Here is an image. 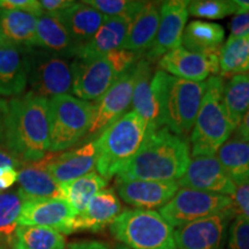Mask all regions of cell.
<instances>
[{"mask_svg":"<svg viewBox=\"0 0 249 249\" xmlns=\"http://www.w3.org/2000/svg\"><path fill=\"white\" fill-rule=\"evenodd\" d=\"M4 144L20 165L38 161L48 155L49 99L28 91L7 102Z\"/></svg>","mask_w":249,"mask_h":249,"instance_id":"cell-1","label":"cell"},{"mask_svg":"<svg viewBox=\"0 0 249 249\" xmlns=\"http://www.w3.org/2000/svg\"><path fill=\"white\" fill-rule=\"evenodd\" d=\"M191 161V149L186 138L166 127L149 129L141 149L118 174V179L177 181Z\"/></svg>","mask_w":249,"mask_h":249,"instance_id":"cell-2","label":"cell"},{"mask_svg":"<svg viewBox=\"0 0 249 249\" xmlns=\"http://www.w3.org/2000/svg\"><path fill=\"white\" fill-rule=\"evenodd\" d=\"M151 86L160 127H166L177 135L186 138L194 126L207 81L192 82L158 70L152 77Z\"/></svg>","mask_w":249,"mask_h":249,"instance_id":"cell-3","label":"cell"},{"mask_svg":"<svg viewBox=\"0 0 249 249\" xmlns=\"http://www.w3.org/2000/svg\"><path fill=\"white\" fill-rule=\"evenodd\" d=\"M147 133V123L133 110L107 126L95 141L99 176L107 181L118 176L141 149Z\"/></svg>","mask_w":249,"mask_h":249,"instance_id":"cell-4","label":"cell"},{"mask_svg":"<svg viewBox=\"0 0 249 249\" xmlns=\"http://www.w3.org/2000/svg\"><path fill=\"white\" fill-rule=\"evenodd\" d=\"M223 87L222 76L213 75L207 80V89L191 134L189 148L193 157L216 156L235 130L224 107Z\"/></svg>","mask_w":249,"mask_h":249,"instance_id":"cell-5","label":"cell"},{"mask_svg":"<svg viewBox=\"0 0 249 249\" xmlns=\"http://www.w3.org/2000/svg\"><path fill=\"white\" fill-rule=\"evenodd\" d=\"M139 59L136 54L124 50L99 57L74 58L71 92L82 101H97Z\"/></svg>","mask_w":249,"mask_h":249,"instance_id":"cell-6","label":"cell"},{"mask_svg":"<svg viewBox=\"0 0 249 249\" xmlns=\"http://www.w3.org/2000/svg\"><path fill=\"white\" fill-rule=\"evenodd\" d=\"M110 232L130 249H178L174 229L155 210L123 211L110 225Z\"/></svg>","mask_w":249,"mask_h":249,"instance_id":"cell-7","label":"cell"},{"mask_svg":"<svg viewBox=\"0 0 249 249\" xmlns=\"http://www.w3.org/2000/svg\"><path fill=\"white\" fill-rule=\"evenodd\" d=\"M92 119V103L71 95L49 99L50 152L57 154L76 144L89 133Z\"/></svg>","mask_w":249,"mask_h":249,"instance_id":"cell-8","label":"cell"},{"mask_svg":"<svg viewBox=\"0 0 249 249\" xmlns=\"http://www.w3.org/2000/svg\"><path fill=\"white\" fill-rule=\"evenodd\" d=\"M27 85L39 97H55L71 92V61L68 57L43 49L26 50Z\"/></svg>","mask_w":249,"mask_h":249,"instance_id":"cell-9","label":"cell"},{"mask_svg":"<svg viewBox=\"0 0 249 249\" xmlns=\"http://www.w3.org/2000/svg\"><path fill=\"white\" fill-rule=\"evenodd\" d=\"M234 209L231 196L214 194L192 188H180L160 208V216L174 230L197 220Z\"/></svg>","mask_w":249,"mask_h":249,"instance_id":"cell-10","label":"cell"},{"mask_svg":"<svg viewBox=\"0 0 249 249\" xmlns=\"http://www.w3.org/2000/svg\"><path fill=\"white\" fill-rule=\"evenodd\" d=\"M236 216L229 210L174 230L178 249H224L230 224Z\"/></svg>","mask_w":249,"mask_h":249,"instance_id":"cell-11","label":"cell"},{"mask_svg":"<svg viewBox=\"0 0 249 249\" xmlns=\"http://www.w3.org/2000/svg\"><path fill=\"white\" fill-rule=\"evenodd\" d=\"M76 214L64 198L23 201L18 226H39L52 229L61 234L74 232Z\"/></svg>","mask_w":249,"mask_h":249,"instance_id":"cell-12","label":"cell"},{"mask_svg":"<svg viewBox=\"0 0 249 249\" xmlns=\"http://www.w3.org/2000/svg\"><path fill=\"white\" fill-rule=\"evenodd\" d=\"M188 4L186 0H170L161 2L160 18L157 34L147 52L145 59L155 61L167 52L181 46L183 31L188 18Z\"/></svg>","mask_w":249,"mask_h":249,"instance_id":"cell-13","label":"cell"},{"mask_svg":"<svg viewBox=\"0 0 249 249\" xmlns=\"http://www.w3.org/2000/svg\"><path fill=\"white\" fill-rule=\"evenodd\" d=\"M177 183L181 188L197 189L226 196H232L236 188V185L223 169L216 156H198L193 158L186 172Z\"/></svg>","mask_w":249,"mask_h":249,"instance_id":"cell-14","label":"cell"},{"mask_svg":"<svg viewBox=\"0 0 249 249\" xmlns=\"http://www.w3.org/2000/svg\"><path fill=\"white\" fill-rule=\"evenodd\" d=\"M134 65L92 104V119L89 134L103 132L112 123L127 113L126 111L132 104L133 97Z\"/></svg>","mask_w":249,"mask_h":249,"instance_id":"cell-15","label":"cell"},{"mask_svg":"<svg viewBox=\"0 0 249 249\" xmlns=\"http://www.w3.org/2000/svg\"><path fill=\"white\" fill-rule=\"evenodd\" d=\"M158 66L160 71L178 79L204 82L205 79L219 74V53H196L179 46L164 54Z\"/></svg>","mask_w":249,"mask_h":249,"instance_id":"cell-16","label":"cell"},{"mask_svg":"<svg viewBox=\"0 0 249 249\" xmlns=\"http://www.w3.org/2000/svg\"><path fill=\"white\" fill-rule=\"evenodd\" d=\"M118 196L124 203L141 210L161 208L178 192L177 181H152L116 178Z\"/></svg>","mask_w":249,"mask_h":249,"instance_id":"cell-17","label":"cell"},{"mask_svg":"<svg viewBox=\"0 0 249 249\" xmlns=\"http://www.w3.org/2000/svg\"><path fill=\"white\" fill-rule=\"evenodd\" d=\"M97 147L93 141L64 154L48 152L43 160L52 178L58 183H64L92 172L97 164Z\"/></svg>","mask_w":249,"mask_h":249,"instance_id":"cell-18","label":"cell"},{"mask_svg":"<svg viewBox=\"0 0 249 249\" xmlns=\"http://www.w3.org/2000/svg\"><path fill=\"white\" fill-rule=\"evenodd\" d=\"M121 213L123 208L116 192L103 189L90 200L85 211L75 217L73 230L99 232L110 226Z\"/></svg>","mask_w":249,"mask_h":249,"instance_id":"cell-19","label":"cell"},{"mask_svg":"<svg viewBox=\"0 0 249 249\" xmlns=\"http://www.w3.org/2000/svg\"><path fill=\"white\" fill-rule=\"evenodd\" d=\"M133 18H107L97 33L74 51L73 58H92L123 50Z\"/></svg>","mask_w":249,"mask_h":249,"instance_id":"cell-20","label":"cell"},{"mask_svg":"<svg viewBox=\"0 0 249 249\" xmlns=\"http://www.w3.org/2000/svg\"><path fill=\"white\" fill-rule=\"evenodd\" d=\"M152 65L145 58L139 59L134 65V89L132 97L133 111H135L148 124L149 129L160 128V113L152 92Z\"/></svg>","mask_w":249,"mask_h":249,"instance_id":"cell-21","label":"cell"},{"mask_svg":"<svg viewBox=\"0 0 249 249\" xmlns=\"http://www.w3.org/2000/svg\"><path fill=\"white\" fill-rule=\"evenodd\" d=\"M22 165L18 176V194L22 201L62 198L60 183L55 181L46 170L44 160Z\"/></svg>","mask_w":249,"mask_h":249,"instance_id":"cell-22","label":"cell"},{"mask_svg":"<svg viewBox=\"0 0 249 249\" xmlns=\"http://www.w3.org/2000/svg\"><path fill=\"white\" fill-rule=\"evenodd\" d=\"M66 28L74 44V51L85 45L97 33L107 17L85 2H75L71 7L55 15ZM74 55V53H73Z\"/></svg>","mask_w":249,"mask_h":249,"instance_id":"cell-23","label":"cell"},{"mask_svg":"<svg viewBox=\"0 0 249 249\" xmlns=\"http://www.w3.org/2000/svg\"><path fill=\"white\" fill-rule=\"evenodd\" d=\"M160 18L158 5L156 2L145 1L130 21L123 50L132 52L138 57L142 53L145 54L157 34Z\"/></svg>","mask_w":249,"mask_h":249,"instance_id":"cell-24","label":"cell"},{"mask_svg":"<svg viewBox=\"0 0 249 249\" xmlns=\"http://www.w3.org/2000/svg\"><path fill=\"white\" fill-rule=\"evenodd\" d=\"M37 20L35 15L14 9L0 8L1 46L28 50L36 48Z\"/></svg>","mask_w":249,"mask_h":249,"instance_id":"cell-25","label":"cell"},{"mask_svg":"<svg viewBox=\"0 0 249 249\" xmlns=\"http://www.w3.org/2000/svg\"><path fill=\"white\" fill-rule=\"evenodd\" d=\"M26 87V50L15 46H0V98L18 97Z\"/></svg>","mask_w":249,"mask_h":249,"instance_id":"cell-26","label":"cell"},{"mask_svg":"<svg viewBox=\"0 0 249 249\" xmlns=\"http://www.w3.org/2000/svg\"><path fill=\"white\" fill-rule=\"evenodd\" d=\"M225 30L218 23L196 20L188 23L182 35L181 46L191 52L218 54L222 49Z\"/></svg>","mask_w":249,"mask_h":249,"instance_id":"cell-27","label":"cell"},{"mask_svg":"<svg viewBox=\"0 0 249 249\" xmlns=\"http://www.w3.org/2000/svg\"><path fill=\"white\" fill-rule=\"evenodd\" d=\"M36 48L65 57H73L74 44L66 28L53 15L43 14L37 20Z\"/></svg>","mask_w":249,"mask_h":249,"instance_id":"cell-28","label":"cell"},{"mask_svg":"<svg viewBox=\"0 0 249 249\" xmlns=\"http://www.w3.org/2000/svg\"><path fill=\"white\" fill-rule=\"evenodd\" d=\"M107 182L97 172H90L81 178L60 183L62 198L70 203L77 216L85 211L93 196L105 189Z\"/></svg>","mask_w":249,"mask_h":249,"instance_id":"cell-29","label":"cell"},{"mask_svg":"<svg viewBox=\"0 0 249 249\" xmlns=\"http://www.w3.org/2000/svg\"><path fill=\"white\" fill-rule=\"evenodd\" d=\"M223 102L230 121L236 128L249 110V71L236 74L224 82Z\"/></svg>","mask_w":249,"mask_h":249,"instance_id":"cell-30","label":"cell"},{"mask_svg":"<svg viewBox=\"0 0 249 249\" xmlns=\"http://www.w3.org/2000/svg\"><path fill=\"white\" fill-rule=\"evenodd\" d=\"M216 157L235 185L249 180V142L226 141Z\"/></svg>","mask_w":249,"mask_h":249,"instance_id":"cell-31","label":"cell"},{"mask_svg":"<svg viewBox=\"0 0 249 249\" xmlns=\"http://www.w3.org/2000/svg\"><path fill=\"white\" fill-rule=\"evenodd\" d=\"M249 58V36L229 37L219 51V74L231 77L244 73Z\"/></svg>","mask_w":249,"mask_h":249,"instance_id":"cell-32","label":"cell"},{"mask_svg":"<svg viewBox=\"0 0 249 249\" xmlns=\"http://www.w3.org/2000/svg\"><path fill=\"white\" fill-rule=\"evenodd\" d=\"M15 240L24 249H65L64 234L39 226H18Z\"/></svg>","mask_w":249,"mask_h":249,"instance_id":"cell-33","label":"cell"},{"mask_svg":"<svg viewBox=\"0 0 249 249\" xmlns=\"http://www.w3.org/2000/svg\"><path fill=\"white\" fill-rule=\"evenodd\" d=\"M22 203L18 192L0 193V239L13 242Z\"/></svg>","mask_w":249,"mask_h":249,"instance_id":"cell-34","label":"cell"},{"mask_svg":"<svg viewBox=\"0 0 249 249\" xmlns=\"http://www.w3.org/2000/svg\"><path fill=\"white\" fill-rule=\"evenodd\" d=\"M188 13L195 18L219 20L236 14L234 0H195L189 1Z\"/></svg>","mask_w":249,"mask_h":249,"instance_id":"cell-35","label":"cell"},{"mask_svg":"<svg viewBox=\"0 0 249 249\" xmlns=\"http://www.w3.org/2000/svg\"><path fill=\"white\" fill-rule=\"evenodd\" d=\"M85 4L91 6L107 18H134L145 1L130 0H86Z\"/></svg>","mask_w":249,"mask_h":249,"instance_id":"cell-36","label":"cell"},{"mask_svg":"<svg viewBox=\"0 0 249 249\" xmlns=\"http://www.w3.org/2000/svg\"><path fill=\"white\" fill-rule=\"evenodd\" d=\"M226 249H249V220L234 217L227 231Z\"/></svg>","mask_w":249,"mask_h":249,"instance_id":"cell-37","label":"cell"},{"mask_svg":"<svg viewBox=\"0 0 249 249\" xmlns=\"http://www.w3.org/2000/svg\"><path fill=\"white\" fill-rule=\"evenodd\" d=\"M231 198L235 213L249 220V180L236 185L235 192Z\"/></svg>","mask_w":249,"mask_h":249,"instance_id":"cell-38","label":"cell"},{"mask_svg":"<svg viewBox=\"0 0 249 249\" xmlns=\"http://www.w3.org/2000/svg\"><path fill=\"white\" fill-rule=\"evenodd\" d=\"M0 8L24 12V13L35 15L36 18L44 14L40 2L37 0H0Z\"/></svg>","mask_w":249,"mask_h":249,"instance_id":"cell-39","label":"cell"},{"mask_svg":"<svg viewBox=\"0 0 249 249\" xmlns=\"http://www.w3.org/2000/svg\"><path fill=\"white\" fill-rule=\"evenodd\" d=\"M230 37H246L249 36V12L238 14L230 22Z\"/></svg>","mask_w":249,"mask_h":249,"instance_id":"cell-40","label":"cell"},{"mask_svg":"<svg viewBox=\"0 0 249 249\" xmlns=\"http://www.w3.org/2000/svg\"><path fill=\"white\" fill-rule=\"evenodd\" d=\"M39 2L42 6L43 13L53 15V17L60 14L61 12L66 11L75 4V1H71V0H42Z\"/></svg>","mask_w":249,"mask_h":249,"instance_id":"cell-41","label":"cell"},{"mask_svg":"<svg viewBox=\"0 0 249 249\" xmlns=\"http://www.w3.org/2000/svg\"><path fill=\"white\" fill-rule=\"evenodd\" d=\"M18 172L15 167H0V193L11 188L18 181Z\"/></svg>","mask_w":249,"mask_h":249,"instance_id":"cell-42","label":"cell"},{"mask_svg":"<svg viewBox=\"0 0 249 249\" xmlns=\"http://www.w3.org/2000/svg\"><path fill=\"white\" fill-rule=\"evenodd\" d=\"M65 249H110L107 242L98 240H79L68 244Z\"/></svg>","mask_w":249,"mask_h":249,"instance_id":"cell-43","label":"cell"},{"mask_svg":"<svg viewBox=\"0 0 249 249\" xmlns=\"http://www.w3.org/2000/svg\"><path fill=\"white\" fill-rule=\"evenodd\" d=\"M233 133H234L233 139L236 140V141L249 142V110L245 114L244 118H242L241 123L239 124V126L236 127Z\"/></svg>","mask_w":249,"mask_h":249,"instance_id":"cell-44","label":"cell"},{"mask_svg":"<svg viewBox=\"0 0 249 249\" xmlns=\"http://www.w3.org/2000/svg\"><path fill=\"white\" fill-rule=\"evenodd\" d=\"M7 114V101L0 98V144L5 142V120Z\"/></svg>","mask_w":249,"mask_h":249,"instance_id":"cell-45","label":"cell"},{"mask_svg":"<svg viewBox=\"0 0 249 249\" xmlns=\"http://www.w3.org/2000/svg\"><path fill=\"white\" fill-rule=\"evenodd\" d=\"M20 165L18 163V160L13 157V155L9 152L7 149L0 148V167L4 166H11L15 167Z\"/></svg>","mask_w":249,"mask_h":249,"instance_id":"cell-46","label":"cell"},{"mask_svg":"<svg viewBox=\"0 0 249 249\" xmlns=\"http://www.w3.org/2000/svg\"><path fill=\"white\" fill-rule=\"evenodd\" d=\"M236 5V14H244L249 12V0H234Z\"/></svg>","mask_w":249,"mask_h":249,"instance_id":"cell-47","label":"cell"},{"mask_svg":"<svg viewBox=\"0 0 249 249\" xmlns=\"http://www.w3.org/2000/svg\"><path fill=\"white\" fill-rule=\"evenodd\" d=\"M12 245H13V249H24L22 246H21L17 240H15V239L13 240V242H12Z\"/></svg>","mask_w":249,"mask_h":249,"instance_id":"cell-48","label":"cell"},{"mask_svg":"<svg viewBox=\"0 0 249 249\" xmlns=\"http://www.w3.org/2000/svg\"><path fill=\"white\" fill-rule=\"evenodd\" d=\"M112 249H130V248L127 247V246L123 245V244H118V245L114 246V247L112 248Z\"/></svg>","mask_w":249,"mask_h":249,"instance_id":"cell-49","label":"cell"},{"mask_svg":"<svg viewBox=\"0 0 249 249\" xmlns=\"http://www.w3.org/2000/svg\"><path fill=\"white\" fill-rule=\"evenodd\" d=\"M246 71H249V58H248L247 65H246V67H245V71H244V73H246Z\"/></svg>","mask_w":249,"mask_h":249,"instance_id":"cell-50","label":"cell"},{"mask_svg":"<svg viewBox=\"0 0 249 249\" xmlns=\"http://www.w3.org/2000/svg\"><path fill=\"white\" fill-rule=\"evenodd\" d=\"M0 46H1V36H0Z\"/></svg>","mask_w":249,"mask_h":249,"instance_id":"cell-51","label":"cell"},{"mask_svg":"<svg viewBox=\"0 0 249 249\" xmlns=\"http://www.w3.org/2000/svg\"><path fill=\"white\" fill-rule=\"evenodd\" d=\"M0 249H4V248H2V247H1V246H0Z\"/></svg>","mask_w":249,"mask_h":249,"instance_id":"cell-52","label":"cell"}]
</instances>
